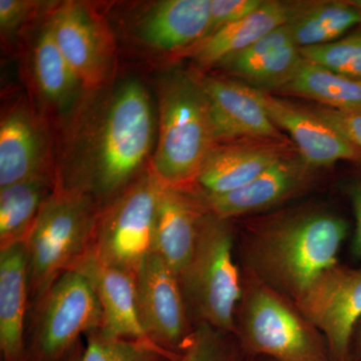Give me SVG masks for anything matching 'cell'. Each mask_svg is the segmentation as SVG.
Instances as JSON below:
<instances>
[{
  "label": "cell",
  "mask_w": 361,
  "mask_h": 361,
  "mask_svg": "<svg viewBox=\"0 0 361 361\" xmlns=\"http://www.w3.org/2000/svg\"><path fill=\"white\" fill-rule=\"evenodd\" d=\"M101 210L90 195L58 184L25 241L30 307L92 250Z\"/></svg>",
  "instance_id": "obj_4"
},
{
  "label": "cell",
  "mask_w": 361,
  "mask_h": 361,
  "mask_svg": "<svg viewBox=\"0 0 361 361\" xmlns=\"http://www.w3.org/2000/svg\"><path fill=\"white\" fill-rule=\"evenodd\" d=\"M241 355L233 336L208 324H197L189 343L175 361H236Z\"/></svg>",
  "instance_id": "obj_29"
},
{
  "label": "cell",
  "mask_w": 361,
  "mask_h": 361,
  "mask_svg": "<svg viewBox=\"0 0 361 361\" xmlns=\"http://www.w3.org/2000/svg\"><path fill=\"white\" fill-rule=\"evenodd\" d=\"M205 210L191 188L163 184L157 207L153 252L180 276L193 256Z\"/></svg>",
  "instance_id": "obj_18"
},
{
  "label": "cell",
  "mask_w": 361,
  "mask_h": 361,
  "mask_svg": "<svg viewBox=\"0 0 361 361\" xmlns=\"http://www.w3.org/2000/svg\"><path fill=\"white\" fill-rule=\"evenodd\" d=\"M278 90L291 96L312 99L334 110L361 111V82L344 77L305 59L293 77Z\"/></svg>",
  "instance_id": "obj_26"
},
{
  "label": "cell",
  "mask_w": 361,
  "mask_h": 361,
  "mask_svg": "<svg viewBox=\"0 0 361 361\" xmlns=\"http://www.w3.org/2000/svg\"><path fill=\"white\" fill-rule=\"evenodd\" d=\"M304 61L289 25L280 26L221 65L254 89L278 90Z\"/></svg>",
  "instance_id": "obj_21"
},
{
  "label": "cell",
  "mask_w": 361,
  "mask_h": 361,
  "mask_svg": "<svg viewBox=\"0 0 361 361\" xmlns=\"http://www.w3.org/2000/svg\"><path fill=\"white\" fill-rule=\"evenodd\" d=\"M194 75L208 99L217 144L243 139L275 142L286 139L271 121L257 89L219 75Z\"/></svg>",
  "instance_id": "obj_12"
},
{
  "label": "cell",
  "mask_w": 361,
  "mask_h": 361,
  "mask_svg": "<svg viewBox=\"0 0 361 361\" xmlns=\"http://www.w3.org/2000/svg\"><path fill=\"white\" fill-rule=\"evenodd\" d=\"M351 358L353 361H361V322L356 327L351 343Z\"/></svg>",
  "instance_id": "obj_34"
},
{
  "label": "cell",
  "mask_w": 361,
  "mask_h": 361,
  "mask_svg": "<svg viewBox=\"0 0 361 361\" xmlns=\"http://www.w3.org/2000/svg\"><path fill=\"white\" fill-rule=\"evenodd\" d=\"M73 270L84 275L101 304L106 336L116 338L151 342L144 327L137 303L135 275L102 263L90 250Z\"/></svg>",
  "instance_id": "obj_16"
},
{
  "label": "cell",
  "mask_w": 361,
  "mask_h": 361,
  "mask_svg": "<svg viewBox=\"0 0 361 361\" xmlns=\"http://www.w3.org/2000/svg\"><path fill=\"white\" fill-rule=\"evenodd\" d=\"M299 47L329 44L361 25V11L346 1L292 6L288 23Z\"/></svg>",
  "instance_id": "obj_25"
},
{
  "label": "cell",
  "mask_w": 361,
  "mask_h": 361,
  "mask_svg": "<svg viewBox=\"0 0 361 361\" xmlns=\"http://www.w3.org/2000/svg\"><path fill=\"white\" fill-rule=\"evenodd\" d=\"M306 61L361 82V25L341 39L316 47H300Z\"/></svg>",
  "instance_id": "obj_28"
},
{
  "label": "cell",
  "mask_w": 361,
  "mask_h": 361,
  "mask_svg": "<svg viewBox=\"0 0 361 361\" xmlns=\"http://www.w3.org/2000/svg\"><path fill=\"white\" fill-rule=\"evenodd\" d=\"M192 322L235 336L243 281L229 221L204 213L193 256L180 275Z\"/></svg>",
  "instance_id": "obj_5"
},
{
  "label": "cell",
  "mask_w": 361,
  "mask_h": 361,
  "mask_svg": "<svg viewBox=\"0 0 361 361\" xmlns=\"http://www.w3.org/2000/svg\"><path fill=\"white\" fill-rule=\"evenodd\" d=\"M82 350H84V341L78 344L77 348L73 349L70 355L66 358L65 361H82Z\"/></svg>",
  "instance_id": "obj_35"
},
{
  "label": "cell",
  "mask_w": 361,
  "mask_h": 361,
  "mask_svg": "<svg viewBox=\"0 0 361 361\" xmlns=\"http://www.w3.org/2000/svg\"><path fill=\"white\" fill-rule=\"evenodd\" d=\"M295 305L324 337L331 361H353L351 343L361 322V268L332 266Z\"/></svg>",
  "instance_id": "obj_9"
},
{
  "label": "cell",
  "mask_w": 361,
  "mask_h": 361,
  "mask_svg": "<svg viewBox=\"0 0 361 361\" xmlns=\"http://www.w3.org/2000/svg\"><path fill=\"white\" fill-rule=\"evenodd\" d=\"M32 70L39 94L59 113L70 111L85 90L56 44L47 18L33 40Z\"/></svg>",
  "instance_id": "obj_23"
},
{
  "label": "cell",
  "mask_w": 361,
  "mask_h": 361,
  "mask_svg": "<svg viewBox=\"0 0 361 361\" xmlns=\"http://www.w3.org/2000/svg\"><path fill=\"white\" fill-rule=\"evenodd\" d=\"M282 142H229L216 144L195 180L203 194L229 193L246 186L278 161L287 158Z\"/></svg>",
  "instance_id": "obj_15"
},
{
  "label": "cell",
  "mask_w": 361,
  "mask_h": 361,
  "mask_svg": "<svg viewBox=\"0 0 361 361\" xmlns=\"http://www.w3.org/2000/svg\"><path fill=\"white\" fill-rule=\"evenodd\" d=\"M82 361H175L174 355L151 342L116 338L94 330L85 336Z\"/></svg>",
  "instance_id": "obj_27"
},
{
  "label": "cell",
  "mask_w": 361,
  "mask_h": 361,
  "mask_svg": "<svg viewBox=\"0 0 361 361\" xmlns=\"http://www.w3.org/2000/svg\"><path fill=\"white\" fill-rule=\"evenodd\" d=\"M58 186L52 171L0 189V248L25 242Z\"/></svg>",
  "instance_id": "obj_24"
},
{
  "label": "cell",
  "mask_w": 361,
  "mask_h": 361,
  "mask_svg": "<svg viewBox=\"0 0 361 361\" xmlns=\"http://www.w3.org/2000/svg\"><path fill=\"white\" fill-rule=\"evenodd\" d=\"M310 171L300 157H287L235 191L217 195L193 192L207 213L229 221L265 210L293 196L302 189Z\"/></svg>",
  "instance_id": "obj_14"
},
{
  "label": "cell",
  "mask_w": 361,
  "mask_h": 361,
  "mask_svg": "<svg viewBox=\"0 0 361 361\" xmlns=\"http://www.w3.org/2000/svg\"><path fill=\"white\" fill-rule=\"evenodd\" d=\"M291 16L290 4L264 1L250 16L216 30L192 47L190 52L202 66H220L267 33L288 25Z\"/></svg>",
  "instance_id": "obj_22"
},
{
  "label": "cell",
  "mask_w": 361,
  "mask_h": 361,
  "mask_svg": "<svg viewBox=\"0 0 361 361\" xmlns=\"http://www.w3.org/2000/svg\"><path fill=\"white\" fill-rule=\"evenodd\" d=\"M210 4L211 0L157 2L137 23V39L159 51H188L208 35Z\"/></svg>",
  "instance_id": "obj_20"
},
{
  "label": "cell",
  "mask_w": 361,
  "mask_h": 361,
  "mask_svg": "<svg viewBox=\"0 0 361 361\" xmlns=\"http://www.w3.org/2000/svg\"><path fill=\"white\" fill-rule=\"evenodd\" d=\"M30 275L25 242L0 248V350L2 361H26Z\"/></svg>",
  "instance_id": "obj_19"
},
{
  "label": "cell",
  "mask_w": 361,
  "mask_h": 361,
  "mask_svg": "<svg viewBox=\"0 0 361 361\" xmlns=\"http://www.w3.org/2000/svg\"><path fill=\"white\" fill-rule=\"evenodd\" d=\"M158 141L149 169L166 186L191 188L217 144L210 106L196 75L173 71L157 85Z\"/></svg>",
  "instance_id": "obj_3"
},
{
  "label": "cell",
  "mask_w": 361,
  "mask_h": 361,
  "mask_svg": "<svg viewBox=\"0 0 361 361\" xmlns=\"http://www.w3.org/2000/svg\"><path fill=\"white\" fill-rule=\"evenodd\" d=\"M263 2V0H211L210 25L206 37L223 26L250 16Z\"/></svg>",
  "instance_id": "obj_30"
},
{
  "label": "cell",
  "mask_w": 361,
  "mask_h": 361,
  "mask_svg": "<svg viewBox=\"0 0 361 361\" xmlns=\"http://www.w3.org/2000/svg\"><path fill=\"white\" fill-rule=\"evenodd\" d=\"M49 25L82 87L101 89L108 84L116 61V42L106 21L85 2L66 1L49 14Z\"/></svg>",
  "instance_id": "obj_10"
},
{
  "label": "cell",
  "mask_w": 361,
  "mask_h": 361,
  "mask_svg": "<svg viewBox=\"0 0 361 361\" xmlns=\"http://www.w3.org/2000/svg\"><path fill=\"white\" fill-rule=\"evenodd\" d=\"M236 361H274V360H268V358L260 357V356L246 355H243V353H241V355H240L239 357L237 358Z\"/></svg>",
  "instance_id": "obj_36"
},
{
  "label": "cell",
  "mask_w": 361,
  "mask_h": 361,
  "mask_svg": "<svg viewBox=\"0 0 361 361\" xmlns=\"http://www.w3.org/2000/svg\"><path fill=\"white\" fill-rule=\"evenodd\" d=\"M312 111L361 151V111H337L325 106Z\"/></svg>",
  "instance_id": "obj_31"
},
{
  "label": "cell",
  "mask_w": 361,
  "mask_h": 361,
  "mask_svg": "<svg viewBox=\"0 0 361 361\" xmlns=\"http://www.w3.org/2000/svg\"><path fill=\"white\" fill-rule=\"evenodd\" d=\"M135 285L140 318L149 341L180 355L195 327L177 273L153 252L135 274Z\"/></svg>",
  "instance_id": "obj_11"
},
{
  "label": "cell",
  "mask_w": 361,
  "mask_h": 361,
  "mask_svg": "<svg viewBox=\"0 0 361 361\" xmlns=\"http://www.w3.org/2000/svg\"><path fill=\"white\" fill-rule=\"evenodd\" d=\"M108 101L82 170L59 183L90 195L101 208L146 171L155 130L151 99L139 80L122 82Z\"/></svg>",
  "instance_id": "obj_2"
},
{
  "label": "cell",
  "mask_w": 361,
  "mask_h": 361,
  "mask_svg": "<svg viewBox=\"0 0 361 361\" xmlns=\"http://www.w3.org/2000/svg\"><path fill=\"white\" fill-rule=\"evenodd\" d=\"M39 4V2L30 0H0L2 35H13L18 32Z\"/></svg>",
  "instance_id": "obj_32"
},
{
  "label": "cell",
  "mask_w": 361,
  "mask_h": 361,
  "mask_svg": "<svg viewBox=\"0 0 361 361\" xmlns=\"http://www.w3.org/2000/svg\"><path fill=\"white\" fill-rule=\"evenodd\" d=\"M348 231L345 220L324 210L282 216L249 238L251 272L295 304L324 271L338 264Z\"/></svg>",
  "instance_id": "obj_1"
},
{
  "label": "cell",
  "mask_w": 361,
  "mask_h": 361,
  "mask_svg": "<svg viewBox=\"0 0 361 361\" xmlns=\"http://www.w3.org/2000/svg\"><path fill=\"white\" fill-rule=\"evenodd\" d=\"M349 198L353 205L355 217V230L353 235V253L355 257L361 258V180L353 183L348 189Z\"/></svg>",
  "instance_id": "obj_33"
},
{
  "label": "cell",
  "mask_w": 361,
  "mask_h": 361,
  "mask_svg": "<svg viewBox=\"0 0 361 361\" xmlns=\"http://www.w3.org/2000/svg\"><path fill=\"white\" fill-rule=\"evenodd\" d=\"M163 183L149 167L102 208L92 252L104 264L137 274L153 253L157 207Z\"/></svg>",
  "instance_id": "obj_8"
},
{
  "label": "cell",
  "mask_w": 361,
  "mask_h": 361,
  "mask_svg": "<svg viewBox=\"0 0 361 361\" xmlns=\"http://www.w3.org/2000/svg\"><path fill=\"white\" fill-rule=\"evenodd\" d=\"M259 97L271 121L287 133L299 157L311 170L330 167L341 161L361 160V151L312 110L258 90Z\"/></svg>",
  "instance_id": "obj_13"
},
{
  "label": "cell",
  "mask_w": 361,
  "mask_h": 361,
  "mask_svg": "<svg viewBox=\"0 0 361 361\" xmlns=\"http://www.w3.org/2000/svg\"><path fill=\"white\" fill-rule=\"evenodd\" d=\"M248 278L234 336L241 353L274 361H331L324 337L295 304L253 273Z\"/></svg>",
  "instance_id": "obj_6"
},
{
  "label": "cell",
  "mask_w": 361,
  "mask_h": 361,
  "mask_svg": "<svg viewBox=\"0 0 361 361\" xmlns=\"http://www.w3.org/2000/svg\"><path fill=\"white\" fill-rule=\"evenodd\" d=\"M26 361H65L82 337L103 326L101 304L84 275L63 273L30 310Z\"/></svg>",
  "instance_id": "obj_7"
},
{
  "label": "cell",
  "mask_w": 361,
  "mask_h": 361,
  "mask_svg": "<svg viewBox=\"0 0 361 361\" xmlns=\"http://www.w3.org/2000/svg\"><path fill=\"white\" fill-rule=\"evenodd\" d=\"M47 152L42 121L27 104H14L0 123V189L51 171Z\"/></svg>",
  "instance_id": "obj_17"
}]
</instances>
